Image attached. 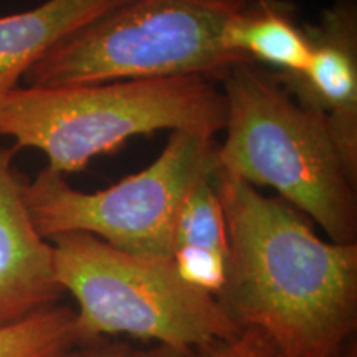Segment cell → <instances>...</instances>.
<instances>
[{"mask_svg": "<svg viewBox=\"0 0 357 357\" xmlns=\"http://www.w3.org/2000/svg\"><path fill=\"white\" fill-rule=\"evenodd\" d=\"M215 147L213 136L172 131L153 164L95 192L75 189L45 167L24 182L26 208L45 240L79 231L119 252L169 260L178 212L200 178L215 171Z\"/></svg>", "mask_w": 357, "mask_h": 357, "instance_id": "8992f818", "label": "cell"}, {"mask_svg": "<svg viewBox=\"0 0 357 357\" xmlns=\"http://www.w3.org/2000/svg\"><path fill=\"white\" fill-rule=\"evenodd\" d=\"M223 47L243 63L275 73H300L310 60L305 24L289 0H248L227 24Z\"/></svg>", "mask_w": 357, "mask_h": 357, "instance_id": "8fae6325", "label": "cell"}, {"mask_svg": "<svg viewBox=\"0 0 357 357\" xmlns=\"http://www.w3.org/2000/svg\"><path fill=\"white\" fill-rule=\"evenodd\" d=\"M229 258L225 213L211 174L195 184L178 212L171 260L182 280L217 298L225 284Z\"/></svg>", "mask_w": 357, "mask_h": 357, "instance_id": "30bf717a", "label": "cell"}, {"mask_svg": "<svg viewBox=\"0 0 357 357\" xmlns=\"http://www.w3.org/2000/svg\"><path fill=\"white\" fill-rule=\"evenodd\" d=\"M248 0H131L56 43L24 77L26 86H71L205 77L218 83L243 63L223 32Z\"/></svg>", "mask_w": 357, "mask_h": 357, "instance_id": "277c9868", "label": "cell"}, {"mask_svg": "<svg viewBox=\"0 0 357 357\" xmlns=\"http://www.w3.org/2000/svg\"><path fill=\"white\" fill-rule=\"evenodd\" d=\"M12 149H0V326L58 305L53 247L35 229L24 181L12 167Z\"/></svg>", "mask_w": 357, "mask_h": 357, "instance_id": "ba28073f", "label": "cell"}, {"mask_svg": "<svg viewBox=\"0 0 357 357\" xmlns=\"http://www.w3.org/2000/svg\"><path fill=\"white\" fill-rule=\"evenodd\" d=\"M225 119V96L205 77L17 86L0 98V137L13 139V153H43L47 167L63 176L134 136L190 131L215 137Z\"/></svg>", "mask_w": 357, "mask_h": 357, "instance_id": "3957f363", "label": "cell"}, {"mask_svg": "<svg viewBox=\"0 0 357 357\" xmlns=\"http://www.w3.org/2000/svg\"><path fill=\"white\" fill-rule=\"evenodd\" d=\"M48 242L58 284L78 303V344L128 334L155 346L187 349L242 331L217 298L178 276L171 258L131 255L79 231Z\"/></svg>", "mask_w": 357, "mask_h": 357, "instance_id": "5b68a950", "label": "cell"}, {"mask_svg": "<svg viewBox=\"0 0 357 357\" xmlns=\"http://www.w3.org/2000/svg\"><path fill=\"white\" fill-rule=\"evenodd\" d=\"M77 312L55 305L17 323L0 326V357H56L78 344Z\"/></svg>", "mask_w": 357, "mask_h": 357, "instance_id": "7c38bea8", "label": "cell"}, {"mask_svg": "<svg viewBox=\"0 0 357 357\" xmlns=\"http://www.w3.org/2000/svg\"><path fill=\"white\" fill-rule=\"evenodd\" d=\"M225 96V139L213 172L271 187L316 222L334 243H357V184L346 171L328 118L303 108L273 71L230 66L218 78Z\"/></svg>", "mask_w": 357, "mask_h": 357, "instance_id": "7a4b0ae2", "label": "cell"}, {"mask_svg": "<svg viewBox=\"0 0 357 357\" xmlns=\"http://www.w3.org/2000/svg\"><path fill=\"white\" fill-rule=\"evenodd\" d=\"M213 182L230 245L223 312L283 357L341 356L357 328V243L326 242L278 195L222 172Z\"/></svg>", "mask_w": 357, "mask_h": 357, "instance_id": "6da1fadb", "label": "cell"}, {"mask_svg": "<svg viewBox=\"0 0 357 357\" xmlns=\"http://www.w3.org/2000/svg\"><path fill=\"white\" fill-rule=\"evenodd\" d=\"M56 357H142V351L123 341L100 337L84 344H75Z\"/></svg>", "mask_w": 357, "mask_h": 357, "instance_id": "5bb4252c", "label": "cell"}, {"mask_svg": "<svg viewBox=\"0 0 357 357\" xmlns=\"http://www.w3.org/2000/svg\"><path fill=\"white\" fill-rule=\"evenodd\" d=\"M339 357H356V352H354V351L351 352V351H347V349H346V351L342 352V354L339 356Z\"/></svg>", "mask_w": 357, "mask_h": 357, "instance_id": "9a60e30c", "label": "cell"}, {"mask_svg": "<svg viewBox=\"0 0 357 357\" xmlns=\"http://www.w3.org/2000/svg\"><path fill=\"white\" fill-rule=\"evenodd\" d=\"M131 0H45L0 17V98L19 86L40 58L89 22Z\"/></svg>", "mask_w": 357, "mask_h": 357, "instance_id": "9c48e42d", "label": "cell"}, {"mask_svg": "<svg viewBox=\"0 0 357 357\" xmlns=\"http://www.w3.org/2000/svg\"><path fill=\"white\" fill-rule=\"evenodd\" d=\"M310 60L300 73H275L303 108L328 118L346 171L357 184V0H333L305 24Z\"/></svg>", "mask_w": 357, "mask_h": 357, "instance_id": "52a82bcc", "label": "cell"}, {"mask_svg": "<svg viewBox=\"0 0 357 357\" xmlns=\"http://www.w3.org/2000/svg\"><path fill=\"white\" fill-rule=\"evenodd\" d=\"M142 357H283L273 342L258 329H242L234 337L200 347L174 349L154 346L142 351Z\"/></svg>", "mask_w": 357, "mask_h": 357, "instance_id": "4fadbf2b", "label": "cell"}]
</instances>
